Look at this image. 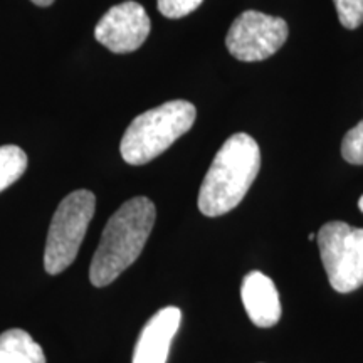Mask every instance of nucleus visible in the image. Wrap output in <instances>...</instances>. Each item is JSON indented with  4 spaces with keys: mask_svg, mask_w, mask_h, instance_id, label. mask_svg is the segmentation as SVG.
Instances as JSON below:
<instances>
[{
    "mask_svg": "<svg viewBox=\"0 0 363 363\" xmlns=\"http://www.w3.org/2000/svg\"><path fill=\"white\" fill-rule=\"evenodd\" d=\"M316 240L331 288L343 294L362 288L363 229L340 220L326 222Z\"/></svg>",
    "mask_w": 363,
    "mask_h": 363,
    "instance_id": "5",
    "label": "nucleus"
},
{
    "mask_svg": "<svg viewBox=\"0 0 363 363\" xmlns=\"http://www.w3.org/2000/svg\"><path fill=\"white\" fill-rule=\"evenodd\" d=\"M289 29L284 19L257 11L242 12L225 35V45L235 59L257 62L283 48Z\"/></svg>",
    "mask_w": 363,
    "mask_h": 363,
    "instance_id": "6",
    "label": "nucleus"
},
{
    "mask_svg": "<svg viewBox=\"0 0 363 363\" xmlns=\"http://www.w3.org/2000/svg\"><path fill=\"white\" fill-rule=\"evenodd\" d=\"M202 2L203 0H158L157 6L162 16L169 17V19H180L201 7Z\"/></svg>",
    "mask_w": 363,
    "mask_h": 363,
    "instance_id": "14",
    "label": "nucleus"
},
{
    "mask_svg": "<svg viewBox=\"0 0 363 363\" xmlns=\"http://www.w3.org/2000/svg\"><path fill=\"white\" fill-rule=\"evenodd\" d=\"M30 2H34L35 6L39 7H48V6H52L54 0H30Z\"/></svg>",
    "mask_w": 363,
    "mask_h": 363,
    "instance_id": "15",
    "label": "nucleus"
},
{
    "mask_svg": "<svg viewBox=\"0 0 363 363\" xmlns=\"http://www.w3.org/2000/svg\"><path fill=\"white\" fill-rule=\"evenodd\" d=\"M195 118V106L184 99H174L142 113L131 121L121 138V157L130 165L152 162L192 128Z\"/></svg>",
    "mask_w": 363,
    "mask_h": 363,
    "instance_id": "3",
    "label": "nucleus"
},
{
    "mask_svg": "<svg viewBox=\"0 0 363 363\" xmlns=\"http://www.w3.org/2000/svg\"><path fill=\"white\" fill-rule=\"evenodd\" d=\"M261 169V150L247 133H235L225 140L212 160L199 192V211L207 217H219L246 197Z\"/></svg>",
    "mask_w": 363,
    "mask_h": 363,
    "instance_id": "2",
    "label": "nucleus"
},
{
    "mask_svg": "<svg viewBox=\"0 0 363 363\" xmlns=\"http://www.w3.org/2000/svg\"><path fill=\"white\" fill-rule=\"evenodd\" d=\"M358 207H360V211L363 212V195L360 197V201H358Z\"/></svg>",
    "mask_w": 363,
    "mask_h": 363,
    "instance_id": "16",
    "label": "nucleus"
},
{
    "mask_svg": "<svg viewBox=\"0 0 363 363\" xmlns=\"http://www.w3.org/2000/svg\"><path fill=\"white\" fill-rule=\"evenodd\" d=\"M180 321L182 311L177 306H167L157 311L140 333L135 345L133 363H167Z\"/></svg>",
    "mask_w": 363,
    "mask_h": 363,
    "instance_id": "8",
    "label": "nucleus"
},
{
    "mask_svg": "<svg viewBox=\"0 0 363 363\" xmlns=\"http://www.w3.org/2000/svg\"><path fill=\"white\" fill-rule=\"evenodd\" d=\"M340 24L345 29H357L363 24V0H333Z\"/></svg>",
    "mask_w": 363,
    "mask_h": 363,
    "instance_id": "13",
    "label": "nucleus"
},
{
    "mask_svg": "<svg viewBox=\"0 0 363 363\" xmlns=\"http://www.w3.org/2000/svg\"><path fill=\"white\" fill-rule=\"evenodd\" d=\"M342 157L352 165H363V120L343 136Z\"/></svg>",
    "mask_w": 363,
    "mask_h": 363,
    "instance_id": "12",
    "label": "nucleus"
},
{
    "mask_svg": "<svg viewBox=\"0 0 363 363\" xmlns=\"http://www.w3.org/2000/svg\"><path fill=\"white\" fill-rule=\"evenodd\" d=\"M27 170V155L17 145L0 147V192L16 184Z\"/></svg>",
    "mask_w": 363,
    "mask_h": 363,
    "instance_id": "11",
    "label": "nucleus"
},
{
    "mask_svg": "<svg viewBox=\"0 0 363 363\" xmlns=\"http://www.w3.org/2000/svg\"><path fill=\"white\" fill-rule=\"evenodd\" d=\"M157 219V208L147 197L126 201L104 225L89 269L96 288L110 286L142 254Z\"/></svg>",
    "mask_w": 363,
    "mask_h": 363,
    "instance_id": "1",
    "label": "nucleus"
},
{
    "mask_svg": "<svg viewBox=\"0 0 363 363\" xmlns=\"http://www.w3.org/2000/svg\"><path fill=\"white\" fill-rule=\"evenodd\" d=\"M94 207L96 197L89 190H74L59 203L44 249V269L49 274H59L74 262L93 220Z\"/></svg>",
    "mask_w": 363,
    "mask_h": 363,
    "instance_id": "4",
    "label": "nucleus"
},
{
    "mask_svg": "<svg viewBox=\"0 0 363 363\" xmlns=\"http://www.w3.org/2000/svg\"><path fill=\"white\" fill-rule=\"evenodd\" d=\"M240 298L249 320L259 328H271L281 318L279 293L274 283L261 271H251L242 279Z\"/></svg>",
    "mask_w": 363,
    "mask_h": 363,
    "instance_id": "9",
    "label": "nucleus"
},
{
    "mask_svg": "<svg viewBox=\"0 0 363 363\" xmlns=\"http://www.w3.org/2000/svg\"><path fill=\"white\" fill-rule=\"evenodd\" d=\"M150 17L142 4L126 0L113 6L99 19L94 38L115 54L133 52L140 49L150 34Z\"/></svg>",
    "mask_w": 363,
    "mask_h": 363,
    "instance_id": "7",
    "label": "nucleus"
},
{
    "mask_svg": "<svg viewBox=\"0 0 363 363\" xmlns=\"http://www.w3.org/2000/svg\"><path fill=\"white\" fill-rule=\"evenodd\" d=\"M0 363H45V355L27 331L12 328L0 335Z\"/></svg>",
    "mask_w": 363,
    "mask_h": 363,
    "instance_id": "10",
    "label": "nucleus"
}]
</instances>
